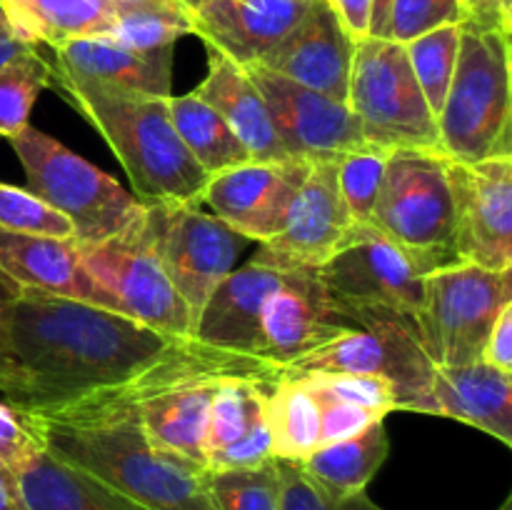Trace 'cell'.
Returning <instances> with one entry per match:
<instances>
[{"label": "cell", "instance_id": "6da1fadb", "mask_svg": "<svg viewBox=\"0 0 512 510\" xmlns=\"http://www.w3.org/2000/svg\"><path fill=\"white\" fill-rule=\"evenodd\" d=\"M178 340L100 305L20 288L5 323L0 395L25 413H55L128 383Z\"/></svg>", "mask_w": 512, "mask_h": 510}, {"label": "cell", "instance_id": "7a4b0ae2", "mask_svg": "<svg viewBox=\"0 0 512 510\" xmlns=\"http://www.w3.org/2000/svg\"><path fill=\"white\" fill-rule=\"evenodd\" d=\"M53 458L103 480L145 510H215L205 468L155 448L118 388L48 415L28 413Z\"/></svg>", "mask_w": 512, "mask_h": 510}, {"label": "cell", "instance_id": "3957f363", "mask_svg": "<svg viewBox=\"0 0 512 510\" xmlns=\"http://www.w3.org/2000/svg\"><path fill=\"white\" fill-rule=\"evenodd\" d=\"M53 80L63 85L68 98L110 145L140 205H200L210 175L195 163L175 133L168 98L128 93L63 75H53Z\"/></svg>", "mask_w": 512, "mask_h": 510}, {"label": "cell", "instance_id": "277c9868", "mask_svg": "<svg viewBox=\"0 0 512 510\" xmlns=\"http://www.w3.org/2000/svg\"><path fill=\"white\" fill-rule=\"evenodd\" d=\"M235 375L273 385L278 368L195 338H180L133 380L118 385V393L135 405L140 425L155 448L205 468L203 438L210 403L218 385Z\"/></svg>", "mask_w": 512, "mask_h": 510}, {"label": "cell", "instance_id": "5b68a950", "mask_svg": "<svg viewBox=\"0 0 512 510\" xmlns=\"http://www.w3.org/2000/svg\"><path fill=\"white\" fill-rule=\"evenodd\" d=\"M510 33L460 25L458 63L438 115L440 150L458 163L512 155Z\"/></svg>", "mask_w": 512, "mask_h": 510}, {"label": "cell", "instance_id": "8992f818", "mask_svg": "<svg viewBox=\"0 0 512 510\" xmlns=\"http://www.w3.org/2000/svg\"><path fill=\"white\" fill-rule=\"evenodd\" d=\"M370 225L428 273L460 263L448 158L435 150H390Z\"/></svg>", "mask_w": 512, "mask_h": 510}, {"label": "cell", "instance_id": "52a82bcc", "mask_svg": "<svg viewBox=\"0 0 512 510\" xmlns=\"http://www.w3.org/2000/svg\"><path fill=\"white\" fill-rule=\"evenodd\" d=\"M8 143L25 170V188L73 223L78 245L100 243L120 233L143 210L113 175L95 168L35 125L28 123Z\"/></svg>", "mask_w": 512, "mask_h": 510}, {"label": "cell", "instance_id": "ba28073f", "mask_svg": "<svg viewBox=\"0 0 512 510\" xmlns=\"http://www.w3.org/2000/svg\"><path fill=\"white\" fill-rule=\"evenodd\" d=\"M348 108L365 140L380 150H440L438 120L430 113L405 45L388 38L355 43L348 80Z\"/></svg>", "mask_w": 512, "mask_h": 510}, {"label": "cell", "instance_id": "9c48e42d", "mask_svg": "<svg viewBox=\"0 0 512 510\" xmlns=\"http://www.w3.org/2000/svg\"><path fill=\"white\" fill-rule=\"evenodd\" d=\"M512 303V270L455 263L425 275L423 303L415 315L420 345L435 368L483 360L495 320Z\"/></svg>", "mask_w": 512, "mask_h": 510}, {"label": "cell", "instance_id": "30bf717a", "mask_svg": "<svg viewBox=\"0 0 512 510\" xmlns=\"http://www.w3.org/2000/svg\"><path fill=\"white\" fill-rule=\"evenodd\" d=\"M343 310V308H340ZM355 328L300 355L278 373H355L378 375L395 385L400 410L418 413L430 390L435 365L420 345L415 320L393 310H343Z\"/></svg>", "mask_w": 512, "mask_h": 510}, {"label": "cell", "instance_id": "8fae6325", "mask_svg": "<svg viewBox=\"0 0 512 510\" xmlns=\"http://www.w3.org/2000/svg\"><path fill=\"white\" fill-rule=\"evenodd\" d=\"M90 278L105 290L115 313L168 338H193L188 305L173 288L155 253L145 205L120 233L100 243L78 245Z\"/></svg>", "mask_w": 512, "mask_h": 510}, {"label": "cell", "instance_id": "7c38bea8", "mask_svg": "<svg viewBox=\"0 0 512 510\" xmlns=\"http://www.w3.org/2000/svg\"><path fill=\"white\" fill-rule=\"evenodd\" d=\"M315 273L343 310H393L415 320L428 270L370 223H353Z\"/></svg>", "mask_w": 512, "mask_h": 510}, {"label": "cell", "instance_id": "4fadbf2b", "mask_svg": "<svg viewBox=\"0 0 512 510\" xmlns=\"http://www.w3.org/2000/svg\"><path fill=\"white\" fill-rule=\"evenodd\" d=\"M145 215L160 265L188 305L195 328L205 300L235 268L250 240L195 203L145 205Z\"/></svg>", "mask_w": 512, "mask_h": 510}, {"label": "cell", "instance_id": "5bb4252c", "mask_svg": "<svg viewBox=\"0 0 512 510\" xmlns=\"http://www.w3.org/2000/svg\"><path fill=\"white\" fill-rule=\"evenodd\" d=\"M460 263L512 270V155L458 163L448 158Z\"/></svg>", "mask_w": 512, "mask_h": 510}, {"label": "cell", "instance_id": "9a60e30c", "mask_svg": "<svg viewBox=\"0 0 512 510\" xmlns=\"http://www.w3.org/2000/svg\"><path fill=\"white\" fill-rule=\"evenodd\" d=\"M245 70L268 103L270 118L290 158L308 163L338 160L370 145L348 103L305 88L258 63L245 65Z\"/></svg>", "mask_w": 512, "mask_h": 510}, {"label": "cell", "instance_id": "2e32d148", "mask_svg": "<svg viewBox=\"0 0 512 510\" xmlns=\"http://www.w3.org/2000/svg\"><path fill=\"white\" fill-rule=\"evenodd\" d=\"M308 170L310 163L300 158L250 160L210 175L200 205L245 240L265 243L283 230Z\"/></svg>", "mask_w": 512, "mask_h": 510}, {"label": "cell", "instance_id": "e0dca14e", "mask_svg": "<svg viewBox=\"0 0 512 510\" xmlns=\"http://www.w3.org/2000/svg\"><path fill=\"white\" fill-rule=\"evenodd\" d=\"M350 225L353 218L338 188V160H318L310 163L283 230L260 243L253 260L278 270L318 268L343 243Z\"/></svg>", "mask_w": 512, "mask_h": 510}, {"label": "cell", "instance_id": "ac0fdd59", "mask_svg": "<svg viewBox=\"0 0 512 510\" xmlns=\"http://www.w3.org/2000/svg\"><path fill=\"white\" fill-rule=\"evenodd\" d=\"M355 325L330 298L315 268L283 270L263 305V360L280 370Z\"/></svg>", "mask_w": 512, "mask_h": 510}, {"label": "cell", "instance_id": "d6986e66", "mask_svg": "<svg viewBox=\"0 0 512 510\" xmlns=\"http://www.w3.org/2000/svg\"><path fill=\"white\" fill-rule=\"evenodd\" d=\"M355 43L328 0H310L303 18L258 60V65L345 103Z\"/></svg>", "mask_w": 512, "mask_h": 510}, {"label": "cell", "instance_id": "ffe728a7", "mask_svg": "<svg viewBox=\"0 0 512 510\" xmlns=\"http://www.w3.org/2000/svg\"><path fill=\"white\" fill-rule=\"evenodd\" d=\"M208 50L253 65L303 18L310 0H178Z\"/></svg>", "mask_w": 512, "mask_h": 510}, {"label": "cell", "instance_id": "44dd1931", "mask_svg": "<svg viewBox=\"0 0 512 510\" xmlns=\"http://www.w3.org/2000/svg\"><path fill=\"white\" fill-rule=\"evenodd\" d=\"M268 385L248 375L225 378L218 385L205 423V470L258 468L273 460L265 420Z\"/></svg>", "mask_w": 512, "mask_h": 510}, {"label": "cell", "instance_id": "7402d4cb", "mask_svg": "<svg viewBox=\"0 0 512 510\" xmlns=\"http://www.w3.org/2000/svg\"><path fill=\"white\" fill-rule=\"evenodd\" d=\"M280 278L283 270L258 260L230 270L205 300L193 338L228 353L263 360V305Z\"/></svg>", "mask_w": 512, "mask_h": 510}, {"label": "cell", "instance_id": "603a6c76", "mask_svg": "<svg viewBox=\"0 0 512 510\" xmlns=\"http://www.w3.org/2000/svg\"><path fill=\"white\" fill-rule=\"evenodd\" d=\"M173 50H135L110 38H78L55 45L53 75L93 80L128 93L170 98L173 95Z\"/></svg>", "mask_w": 512, "mask_h": 510}, {"label": "cell", "instance_id": "cb8c5ba5", "mask_svg": "<svg viewBox=\"0 0 512 510\" xmlns=\"http://www.w3.org/2000/svg\"><path fill=\"white\" fill-rule=\"evenodd\" d=\"M418 413L460 420L512 448V373L483 360L435 368Z\"/></svg>", "mask_w": 512, "mask_h": 510}, {"label": "cell", "instance_id": "d4e9b609", "mask_svg": "<svg viewBox=\"0 0 512 510\" xmlns=\"http://www.w3.org/2000/svg\"><path fill=\"white\" fill-rule=\"evenodd\" d=\"M0 270L18 288L113 310L105 290L85 270L75 240L23 235L0 228Z\"/></svg>", "mask_w": 512, "mask_h": 510}, {"label": "cell", "instance_id": "484cf974", "mask_svg": "<svg viewBox=\"0 0 512 510\" xmlns=\"http://www.w3.org/2000/svg\"><path fill=\"white\" fill-rule=\"evenodd\" d=\"M200 100L218 110L233 133L243 140L253 160H288L278 138L268 103L243 65L218 50H208V75L193 90Z\"/></svg>", "mask_w": 512, "mask_h": 510}, {"label": "cell", "instance_id": "4316f807", "mask_svg": "<svg viewBox=\"0 0 512 510\" xmlns=\"http://www.w3.org/2000/svg\"><path fill=\"white\" fill-rule=\"evenodd\" d=\"M28 510H145L103 480L40 450L15 470Z\"/></svg>", "mask_w": 512, "mask_h": 510}, {"label": "cell", "instance_id": "83f0119b", "mask_svg": "<svg viewBox=\"0 0 512 510\" xmlns=\"http://www.w3.org/2000/svg\"><path fill=\"white\" fill-rule=\"evenodd\" d=\"M120 0H3L15 38L50 48L78 38H108Z\"/></svg>", "mask_w": 512, "mask_h": 510}, {"label": "cell", "instance_id": "f1b7e54d", "mask_svg": "<svg viewBox=\"0 0 512 510\" xmlns=\"http://www.w3.org/2000/svg\"><path fill=\"white\" fill-rule=\"evenodd\" d=\"M388 453L390 440L385 420H375L363 433L320 445L308 458L295 460V463L325 495L350 498V495L365 493L375 473L383 468Z\"/></svg>", "mask_w": 512, "mask_h": 510}, {"label": "cell", "instance_id": "f546056e", "mask_svg": "<svg viewBox=\"0 0 512 510\" xmlns=\"http://www.w3.org/2000/svg\"><path fill=\"white\" fill-rule=\"evenodd\" d=\"M270 450L278 460H303L320 448V405L300 375L278 373L265 390Z\"/></svg>", "mask_w": 512, "mask_h": 510}, {"label": "cell", "instance_id": "4dcf8cb0", "mask_svg": "<svg viewBox=\"0 0 512 510\" xmlns=\"http://www.w3.org/2000/svg\"><path fill=\"white\" fill-rule=\"evenodd\" d=\"M168 110L185 150L208 175H218L253 160L223 115L200 100L193 90L185 95H170Z\"/></svg>", "mask_w": 512, "mask_h": 510}, {"label": "cell", "instance_id": "1f68e13d", "mask_svg": "<svg viewBox=\"0 0 512 510\" xmlns=\"http://www.w3.org/2000/svg\"><path fill=\"white\" fill-rule=\"evenodd\" d=\"M185 35H193V28L178 0H120L108 38L135 50H158L175 48Z\"/></svg>", "mask_w": 512, "mask_h": 510}, {"label": "cell", "instance_id": "d6a6232c", "mask_svg": "<svg viewBox=\"0 0 512 510\" xmlns=\"http://www.w3.org/2000/svg\"><path fill=\"white\" fill-rule=\"evenodd\" d=\"M53 83V65L28 48L0 68V140H10L28 125L35 100Z\"/></svg>", "mask_w": 512, "mask_h": 510}, {"label": "cell", "instance_id": "836d02e7", "mask_svg": "<svg viewBox=\"0 0 512 510\" xmlns=\"http://www.w3.org/2000/svg\"><path fill=\"white\" fill-rule=\"evenodd\" d=\"M458 45L460 25H443V28L430 30V33L405 43L410 68H413L415 80H418L425 103H428L435 120L443 110L445 95H448L450 80H453L455 63H458Z\"/></svg>", "mask_w": 512, "mask_h": 510}, {"label": "cell", "instance_id": "e575fe53", "mask_svg": "<svg viewBox=\"0 0 512 510\" xmlns=\"http://www.w3.org/2000/svg\"><path fill=\"white\" fill-rule=\"evenodd\" d=\"M205 490L215 510H283L275 460L258 468L205 470Z\"/></svg>", "mask_w": 512, "mask_h": 510}, {"label": "cell", "instance_id": "d590c367", "mask_svg": "<svg viewBox=\"0 0 512 510\" xmlns=\"http://www.w3.org/2000/svg\"><path fill=\"white\" fill-rule=\"evenodd\" d=\"M388 155V150L368 145L338 158V188L353 223H370Z\"/></svg>", "mask_w": 512, "mask_h": 510}, {"label": "cell", "instance_id": "8d00e7d4", "mask_svg": "<svg viewBox=\"0 0 512 510\" xmlns=\"http://www.w3.org/2000/svg\"><path fill=\"white\" fill-rule=\"evenodd\" d=\"M0 228L23 235L75 240V228L60 210L45 203L28 188L0 183Z\"/></svg>", "mask_w": 512, "mask_h": 510}, {"label": "cell", "instance_id": "74e56055", "mask_svg": "<svg viewBox=\"0 0 512 510\" xmlns=\"http://www.w3.org/2000/svg\"><path fill=\"white\" fill-rule=\"evenodd\" d=\"M465 10L460 0H393L388 40L405 45L443 25H463Z\"/></svg>", "mask_w": 512, "mask_h": 510}, {"label": "cell", "instance_id": "f35d334b", "mask_svg": "<svg viewBox=\"0 0 512 510\" xmlns=\"http://www.w3.org/2000/svg\"><path fill=\"white\" fill-rule=\"evenodd\" d=\"M285 375V373H283ZM305 380L315 388L325 390L333 398L345 400V403L363 405V408L380 410L390 415L400 410V395L393 383L378 375H355V373H303Z\"/></svg>", "mask_w": 512, "mask_h": 510}, {"label": "cell", "instance_id": "ab89813d", "mask_svg": "<svg viewBox=\"0 0 512 510\" xmlns=\"http://www.w3.org/2000/svg\"><path fill=\"white\" fill-rule=\"evenodd\" d=\"M273 460L278 465L283 510H383L365 493L350 495V498H330L323 490L315 488L313 480L300 470L295 460Z\"/></svg>", "mask_w": 512, "mask_h": 510}, {"label": "cell", "instance_id": "60d3db41", "mask_svg": "<svg viewBox=\"0 0 512 510\" xmlns=\"http://www.w3.org/2000/svg\"><path fill=\"white\" fill-rule=\"evenodd\" d=\"M40 450H45V445L30 415L0 398V465L15 473Z\"/></svg>", "mask_w": 512, "mask_h": 510}, {"label": "cell", "instance_id": "b9f144b4", "mask_svg": "<svg viewBox=\"0 0 512 510\" xmlns=\"http://www.w3.org/2000/svg\"><path fill=\"white\" fill-rule=\"evenodd\" d=\"M303 378V375H300ZM310 388L315 390V398L320 405V445L335 443V440L353 438V435L363 433L368 425H373L375 420H385V413L380 410L363 408V405L345 403V400L333 398L325 390L315 388L308 380Z\"/></svg>", "mask_w": 512, "mask_h": 510}, {"label": "cell", "instance_id": "7bdbcfd3", "mask_svg": "<svg viewBox=\"0 0 512 510\" xmlns=\"http://www.w3.org/2000/svg\"><path fill=\"white\" fill-rule=\"evenodd\" d=\"M465 10V23L488 30H512V0H460Z\"/></svg>", "mask_w": 512, "mask_h": 510}, {"label": "cell", "instance_id": "ee69618b", "mask_svg": "<svg viewBox=\"0 0 512 510\" xmlns=\"http://www.w3.org/2000/svg\"><path fill=\"white\" fill-rule=\"evenodd\" d=\"M483 363L512 373V303L500 313L483 348Z\"/></svg>", "mask_w": 512, "mask_h": 510}, {"label": "cell", "instance_id": "f6af8a7d", "mask_svg": "<svg viewBox=\"0 0 512 510\" xmlns=\"http://www.w3.org/2000/svg\"><path fill=\"white\" fill-rule=\"evenodd\" d=\"M328 3L353 43L370 38V0H328Z\"/></svg>", "mask_w": 512, "mask_h": 510}, {"label": "cell", "instance_id": "bcb514c9", "mask_svg": "<svg viewBox=\"0 0 512 510\" xmlns=\"http://www.w3.org/2000/svg\"><path fill=\"white\" fill-rule=\"evenodd\" d=\"M0 510H28L20 498L18 480L10 468L0 465Z\"/></svg>", "mask_w": 512, "mask_h": 510}, {"label": "cell", "instance_id": "7dc6e473", "mask_svg": "<svg viewBox=\"0 0 512 510\" xmlns=\"http://www.w3.org/2000/svg\"><path fill=\"white\" fill-rule=\"evenodd\" d=\"M393 0H370V38H388Z\"/></svg>", "mask_w": 512, "mask_h": 510}, {"label": "cell", "instance_id": "c3c4849f", "mask_svg": "<svg viewBox=\"0 0 512 510\" xmlns=\"http://www.w3.org/2000/svg\"><path fill=\"white\" fill-rule=\"evenodd\" d=\"M20 288L0 270V353H3V340H5V323H8V310L13 300L18 298Z\"/></svg>", "mask_w": 512, "mask_h": 510}, {"label": "cell", "instance_id": "681fc988", "mask_svg": "<svg viewBox=\"0 0 512 510\" xmlns=\"http://www.w3.org/2000/svg\"><path fill=\"white\" fill-rule=\"evenodd\" d=\"M28 48H35V45L25 43V40L20 38H0V68H3L8 60H13L15 55L25 53Z\"/></svg>", "mask_w": 512, "mask_h": 510}, {"label": "cell", "instance_id": "f907efd6", "mask_svg": "<svg viewBox=\"0 0 512 510\" xmlns=\"http://www.w3.org/2000/svg\"><path fill=\"white\" fill-rule=\"evenodd\" d=\"M0 38H15L13 25H10L8 13H5V8H3V0H0Z\"/></svg>", "mask_w": 512, "mask_h": 510}, {"label": "cell", "instance_id": "816d5d0a", "mask_svg": "<svg viewBox=\"0 0 512 510\" xmlns=\"http://www.w3.org/2000/svg\"><path fill=\"white\" fill-rule=\"evenodd\" d=\"M498 510H512V495H508V498L503 500V505H500Z\"/></svg>", "mask_w": 512, "mask_h": 510}]
</instances>
